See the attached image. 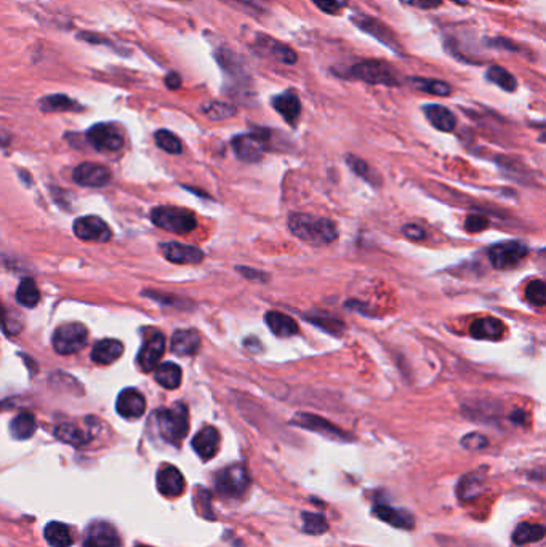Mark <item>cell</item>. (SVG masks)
Here are the masks:
<instances>
[{
	"mask_svg": "<svg viewBox=\"0 0 546 547\" xmlns=\"http://www.w3.org/2000/svg\"><path fill=\"white\" fill-rule=\"evenodd\" d=\"M231 146L234 154H236L237 159H241L242 162H259L264 150H266L268 134H264V132L237 134V137L232 138Z\"/></svg>",
	"mask_w": 546,
	"mask_h": 547,
	"instance_id": "8",
	"label": "cell"
},
{
	"mask_svg": "<svg viewBox=\"0 0 546 547\" xmlns=\"http://www.w3.org/2000/svg\"><path fill=\"white\" fill-rule=\"evenodd\" d=\"M155 381H157L162 388L173 390L178 389L181 384V379H183V372L178 365L173 362H165L160 363L155 367Z\"/></svg>",
	"mask_w": 546,
	"mask_h": 547,
	"instance_id": "28",
	"label": "cell"
},
{
	"mask_svg": "<svg viewBox=\"0 0 546 547\" xmlns=\"http://www.w3.org/2000/svg\"><path fill=\"white\" fill-rule=\"evenodd\" d=\"M72 180L80 186L103 187L111 181V171L106 166L98 164H82L76 166Z\"/></svg>",
	"mask_w": 546,
	"mask_h": 547,
	"instance_id": "17",
	"label": "cell"
},
{
	"mask_svg": "<svg viewBox=\"0 0 546 547\" xmlns=\"http://www.w3.org/2000/svg\"><path fill=\"white\" fill-rule=\"evenodd\" d=\"M487 439L482 434H477V432H472V434H468L461 439V445L466 448V450H482V448L487 446Z\"/></svg>",
	"mask_w": 546,
	"mask_h": 547,
	"instance_id": "44",
	"label": "cell"
},
{
	"mask_svg": "<svg viewBox=\"0 0 546 547\" xmlns=\"http://www.w3.org/2000/svg\"><path fill=\"white\" fill-rule=\"evenodd\" d=\"M255 45H257V49L262 51L263 55H266V56H269V58L282 62V64L292 66V64H295L296 61H298V55H296V51L292 49V46H289V45L282 44V42L273 39L271 35H268V34L258 33L257 39H255Z\"/></svg>",
	"mask_w": 546,
	"mask_h": 547,
	"instance_id": "12",
	"label": "cell"
},
{
	"mask_svg": "<svg viewBox=\"0 0 546 547\" xmlns=\"http://www.w3.org/2000/svg\"><path fill=\"white\" fill-rule=\"evenodd\" d=\"M116 410L122 418L138 419L146 411V400L137 389H123L117 397Z\"/></svg>",
	"mask_w": 546,
	"mask_h": 547,
	"instance_id": "16",
	"label": "cell"
},
{
	"mask_svg": "<svg viewBox=\"0 0 546 547\" xmlns=\"http://www.w3.org/2000/svg\"><path fill=\"white\" fill-rule=\"evenodd\" d=\"M35 429H37V423H35V418L33 413H19L18 416H15L10 423V432L17 440H28L34 435Z\"/></svg>",
	"mask_w": 546,
	"mask_h": 547,
	"instance_id": "30",
	"label": "cell"
},
{
	"mask_svg": "<svg viewBox=\"0 0 546 547\" xmlns=\"http://www.w3.org/2000/svg\"><path fill=\"white\" fill-rule=\"evenodd\" d=\"M373 514H375L379 520H383V522H386L394 528L412 530L415 527L413 515L404 509H396L391 506H384V504H379V506L373 507Z\"/></svg>",
	"mask_w": 546,
	"mask_h": 547,
	"instance_id": "21",
	"label": "cell"
},
{
	"mask_svg": "<svg viewBox=\"0 0 546 547\" xmlns=\"http://www.w3.org/2000/svg\"><path fill=\"white\" fill-rule=\"evenodd\" d=\"M45 541L51 547H71L74 539H72V533L69 527L66 523L61 522H50L46 523L44 530Z\"/></svg>",
	"mask_w": 546,
	"mask_h": 547,
	"instance_id": "29",
	"label": "cell"
},
{
	"mask_svg": "<svg viewBox=\"0 0 546 547\" xmlns=\"http://www.w3.org/2000/svg\"><path fill=\"white\" fill-rule=\"evenodd\" d=\"M155 143L162 150L169 154H181V150H183V144L178 139L176 134H173L169 130H159L157 133H155Z\"/></svg>",
	"mask_w": 546,
	"mask_h": 547,
	"instance_id": "39",
	"label": "cell"
},
{
	"mask_svg": "<svg viewBox=\"0 0 546 547\" xmlns=\"http://www.w3.org/2000/svg\"><path fill=\"white\" fill-rule=\"evenodd\" d=\"M181 83H183V80H181L180 74H176V72H169L167 77H165V85H167L170 90H178Z\"/></svg>",
	"mask_w": 546,
	"mask_h": 547,
	"instance_id": "51",
	"label": "cell"
},
{
	"mask_svg": "<svg viewBox=\"0 0 546 547\" xmlns=\"http://www.w3.org/2000/svg\"><path fill=\"white\" fill-rule=\"evenodd\" d=\"M313 3L324 13L335 15L348 5V0H313Z\"/></svg>",
	"mask_w": 546,
	"mask_h": 547,
	"instance_id": "43",
	"label": "cell"
},
{
	"mask_svg": "<svg viewBox=\"0 0 546 547\" xmlns=\"http://www.w3.org/2000/svg\"><path fill=\"white\" fill-rule=\"evenodd\" d=\"M545 538V527L537 523H521L514 530L513 541L514 544L524 546L530 543H537Z\"/></svg>",
	"mask_w": 546,
	"mask_h": 547,
	"instance_id": "32",
	"label": "cell"
},
{
	"mask_svg": "<svg viewBox=\"0 0 546 547\" xmlns=\"http://www.w3.org/2000/svg\"><path fill=\"white\" fill-rule=\"evenodd\" d=\"M234 7H241L247 10V13H263L264 12V0H226Z\"/></svg>",
	"mask_w": 546,
	"mask_h": 547,
	"instance_id": "46",
	"label": "cell"
},
{
	"mask_svg": "<svg viewBox=\"0 0 546 547\" xmlns=\"http://www.w3.org/2000/svg\"><path fill=\"white\" fill-rule=\"evenodd\" d=\"M488 45L492 46H503V49H506L509 51H519V46L514 45L511 40H506V39H498V40H490L488 42Z\"/></svg>",
	"mask_w": 546,
	"mask_h": 547,
	"instance_id": "52",
	"label": "cell"
},
{
	"mask_svg": "<svg viewBox=\"0 0 546 547\" xmlns=\"http://www.w3.org/2000/svg\"><path fill=\"white\" fill-rule=\"evenodd\" d=\"M529 248L521 241H503L488 248V259L495 269H508L527 257Z\"/></svg>",
	"mask_w": 546,
	"mask_h": 547,
	"instance_id": "7",
	"label": "cell"
},
{
	"mask_svg": "<svg viewBox=\"0 0 546 547\" xmlns=\"http://www.w3.org/2000/svg\"><path fill=\"white\" fill-rule=\"evenodd\" d=\"M292 424L298 426V427H303V429L317 432V434H321V435H324V437H329V439H332V440H338V442L350 440V437H348L341 429H338L336 426H334L332 423H329V421H327V419L321 418V416H316V415L298 413L292 419Z\"/></svg>",
	"mask_w": 546,
	"mask_h": 547,
	"instance_id": "13",
	"label": "cell"
},
{
	"mask_svg": "<svg viewBox=\"0 0 546 547\" xmlns=\"http://www.w3.org/2000/svg\"><path fill=\"white\" fill-rule=\"evenodd\" d=\"M157 489L160 494L167 498H178L185 493L186 482L183 474L175 466H164L157 472Z\"/></svg>",
	"mask_w": 546,
	"mask_h": 547,
	"instance_id": "15",
	"label": "cell"
},
{
	"mask_svg": "<svg viewBox=\"0 0 546 547\" xmlns=\"http://www.w3.org/2000/svg\"><path fill=\"white\" fill-rule=\"evenodd\" d=\"M220 440L221 437L216 427L205 426L204 429L197 432L194 439H192V450L197 453V456H199L201 460L209 461L218 453Z\"/></svg>",
	"mask_w": 546,
	"mask_h": 547,
	"instance_id": "19",
	"label": "cell"
},
{
	"mask_svg": "<svg viewBox=\"0 0 546 547\" xmlns=\"http://www.w3.org/2000/svg\"><path fill=\"white\" fill-rule=\"evenodd\" d=\"M400 2L420 10H434L442 5V0H400Z\"/></svg>",
	"mask_w": 546,
	"mask_h": 547,
	"instance_id": "48",
	"label": "cell"
},
{
	"mask_svg": "<svg viewBox=\"0 0 546 547\" xmlns=\"http://www.w3.org/2000/svg\"><path fill=\"white\" fill-rule=\"evenodd\" d=\"M84 547H122V541L117 530L111 523L96 520V522L88 525Z\"/></svg>",
	"mask_w": 546,
	"mask_h": 547,
	"instance_id": "11",
	"label": "cell"
},
{
	"mask_svg": "<svg viewBox=\"0 0 546 547\" xmlns=\"http://www.w3.org/2000/svg\"><path fill=\"white\" fill-rule=\"evenodd\" d=\"M402 232L410 241H421V238H425V231L420 226H417V224H407V226L402 227Z\"/></svg>",
	"mask_w": 546,
	"mask_h": 547,
	"instance_id": "49",
	"label": "cell"
},
{
	"mask_svg": "<svg viewBox=\"0 0 546 547\" xmlns=\"http://www.w3.org/2000/svg\"><path fill=\"white\" fill-rule=\"evenodd\" d=\"M164 257L175 264H199L204 259V252L191 245L170 242L160 245Z\"/></svg>",
	"mask_w": 546,
	"mask_h": 547,
	"instance_id": "20",
	"label": "cell"
},
{
	"mask_svg": "<svg viewBox=\"0 0 546 547\" xmlns=\"http://www.w3.org/2000/svg\"><path fill=\"white\" fill-rule=\"evenodd\" d=\"M137 547H151V546H137Z\"/></svg>",
	"mask_w": 546,
	"mask_h": 547,
	"instance_id": "54",
	"label": "cell"
},
{
	"mask_svg": "<svg viewBox=\"0 0 546 547\" xmlns=\"http://www.w3.org/2000/svg\"><path fill=\"white\" fill-rule=\"evenodd\" d=\"M410 82L413 83V87L420 92L429 93L434 96H449L452 93V87L449 83L436 80V79H425V77H412Z\"/></svg>",
	"mask_w": 546,
	"mask_h": 547,
	"instance_id": "35",
	"label": "cell"
},
{
	"mask_svg": "<svg viewBox=\"0 0 546 547\" xmlns=\"http://www.w3.org/2000/svg\"><path fill=\"white\" fill-rule=\"evenodd\" d=\"M87 139L101 153H116L123 146V137L116 125L96 123L87 132Z\"/></svg>",
	"mask_w": 546,
	"mask_h": 547,
	"instance_id": "9",
	"label": "cell"
},
{
	"mask_svg": "<svg viewBox=\"0 0 546 547\" xmlns=\"http://www.w3.org/2000/svg\"><path fill=\"white\" fill-rule=\"evenodd\" d=\"M486 79L488 82L495 83L497 87H500L504 92H514L518 88V80L511 72H508L504 67L493 64L487 69Z\"/></svg>",
	"mask_w": 546,
	"mask_h": 547,
	"instance_id": "33",
	"label": "cell"
},
{
	"mask_svg": "<svg viewBox=\"0 0 546 547\" xmlns=\"http://www.w3.org/2000/svg\"><path fill=\"white\" fill-rule=\"evenodd\" d=\"M488 227V220L482 215H470L465 221V229L468 232H481Z\"/></svg>",
	"mask_w": 546,
	"mask_h": 547,
	"instance_id": "47",
	"label": "cell"
},
{
	"mask_svg": "<svg viewBox=\"0 0 546 547\" xmlns=\"http://www.w3.org/2000/svg\"><path fill=\"white\" fill-rule=\"evenodd\" d=\"M423 112L426 119H428V122L433 125L436 130H439V132H452V130L455 128L457 119L454 112L445 106H441V104H426V106H423Z\"/></svg>",
	"mask_w": 546,
	"mask_h": 547,
	"instance_id": "24",
	"label": "cell"
},
{
	"mask_svg": "<svg viewBox=\"0 0 546 547\" xmlns=\"http://www.w3.org/2000/svg\"><path fill=\"white\" fill-rule=\"evenodd\" d=\"M201 111L204 112V116L209 117L210 121H225V119L236 116L237 109L230 103L210 101V103L204 104V106L201 107Z\"/></svg>",
	"mask_w": 546,
	"mask_h": 547,
	"instance_id": "37",
	"label": "cell"
},
{
	"mask_svg": "<svg viewBox=\"0 0 546 547\" xmlns=\"http://www.w3.org/2000/svg\"><path fill=\"white\" fill-rule=\"evenodd\" d=\"M123 354V345L117 340L98 341L92 351V361L100 365H111Z\"/></svg>",
	"mask_w": 546,
	"mask_h": 547,
	"instance_id": "26",
	"label": "cell"
},
{
	"mask_svg": "<svg viewBox=\"0 0 546 547\" xmlns=\"http://www.w3.org/2000/svg\"><path fill=\"white\" fill-rule=\"evenodd\" d=\"M201 347V336L194 330H178L171 336V351L176 356H194Z\"/></svg>",
	"mask_w": 546,
	"mask_h": 547,
	"instance_id": "23",
	"label": "cell"
},
{
	"mask_svg": "<svg viewBox=\"0 0 546 547\" xmlns=\"http://www.w3.org/2000/svg\"><path fill=\"white\" fill-rule=\"evenodd\" d=\"M289 229L306 243L322 247L329 245L338 238V229L335 223L327 218L306 215V213H293L289 218Z\"/></svg>",
	"mask_w": 546,
	"mask_h": 547,
	"instance_id": "1",
	"label": "cell"
},
{
	"mask_svg": "<svg viewBox=\"0 0 546 547\" xmlns=\"http://www.w3.org/2000/svg\"><path fill=\"white\" fill-rule=\"evenodd\" d=\"M165 352V336L162 333H155L144 342L142 351L138 352L137 362L143 372H153L159 365Z\"/></svg>",
	"mask_w": 546,
	"mask_h": 547,
	"instance_id": "18",
	"label": "cell"
},
{
	"mask_svg": "<svg viewBox=\"0 0 546 547\" xmlns=\"http://www.w3.org/2000/svg\"><path fill=\"white\" fill-rule=\"evenodd\" d=\"M303 519V531L308 535H322L329 530V523L324 515L313 514V512H303L301 514Z\"/></svg>",
	"mask_w": 546,
	"mask_h": 547,
	"instance_id": "38",
	"label": "cell"
},
{
	"mask_svg": "<svg viewBox=\"0 0 546 547\" xmlns=\"http://www.w3.org/2000/svg\"><path fill=\"white\" fill-rule=\"evenodd\" d=\"M39 107L44 112H71L80 111L82 106L66 95H49L39 100Z\"/></svg>",
	"mask_w": 546,
	"mask_h": 547,
	"instance_id": "31",
	"label": "cell"
},
{
	"mask_svg": "<svg viewBox=\"0 0 546 547\" xmlns=\"http://www.w3.org/2000/svg\"><path fill=\"white\" fill-rule=\"evenodd\" d=\"M74 234L88 242H108L112 236L111 227L98 216H82L76 220Z\"/></svg>",
	"mask_w": 546,
	"mask_h": 547,
	"instance_id": "14",
	"label": "cell"
},
{
	"mask_svg": "<svg viewBox=\"0 0 546 547\" xmlns=\"http://www.w3.org/2000/svg\"><path fill=\"white\" fill-rule=\"evenodd\" d=\"M482 478L476 474H471V476H466L460 482L459 487V496L465 501V499H472V496H476L477 493H481L482 489Z\"/></svg>",
	"mask_w": 546,
	"mask_h": 547,
	"instance_id": "40",
	"label": "cell"
},
{
	"mask_svg": "<svg viewBox=\"0 0 546 547\" xmlns=\"http://www.w3.org/2000/svg\"><path fill=\"white\" fill-rule=\"evenodd\" d=\"M273 107L278 111L287 123H295L301 114V101L293 92H284L273 98Z\"/></svg>",
	"mask_w": 546,
	"mask_h": 547,
	"instance_id": "22",
	"label": "cell"
},
{
	"mask_svg": "<svg viewBox=\"0 0 546 547\" xmlns=\"http://www.w3.org/2000/svg\"><path fill=\"white\" fill-rule=\"evenodd\" d=\"M348 165H350L351 168L355 170L359 176H361V178L372 181V170H370V166L364 162V160H361L359 157H352V155H348Z\"/></svg>",
	"mask_w": 546,
	"mask_h": 547,
	"instance_id": "45",
	"label": "cell"
},
{
	"mask_svg": "<svg viewBox=\"0 0 546 547\" xmlns=\"http://www.w3.org/2000/svg\"><path fill=\"white\" fill-rule=\"evenodd\" d=\"M264 320H266L269 330L279 338H290L298 333V324H296L292 317L285 315L282 312H268Z\"/></svg>",
	"mask_w": 546,
	"mask_h": 547,
	"instance_id": "27",
	"label": "cell"
},
{
	"mask_svg": "<svg viewBox=\"0 0 546 547\" xmlns=\"http://www.w3.org/2000/svg\"><path fill=\"white\" fill-rule=\"evenodd\" d=\"M155 226L173 234H189L197 227V220L189 210L176 207H155L151 211Z\"/></svg>",
	"mask_w": 546,
	"mask_h": 547,
	"instance_id": "4",
	"label": "cell"
},
{
	"mask_svg": "<svg viewBox=\"0 0 546 547\" xmlns=\"http://www.w3.org/2000/svg\"><path fill=\"white\" fill-rule=\"evenodd\" d=\"M351 21L355 23L356 28L362 31V33L372 35V37H375L377 40L382 42L383 45L389 46V49L399 53L400 45L396 39V35H394L393 31L389 29L383 21L375 19L372 17H366V15H356V17L351 18Z\"/></svg>",
	"mask_w": 546,
	"mask_h": 547,
	"instance_id": "10",
	"label": "cell"
},
{
	"mask_svg": "<svg viewBox=\"0 0 546 547\" xmlns=\"http://www.w3.org/2000/svg\"><path fill=\"white\" fill-rule=\"evenodd\" d=\"M239 272H241L244 277L247 279H252V280H259V282H264L268 277L264 274L266 272H262V270H255V269H248V268H237Z\"/></svg>",
	"mask_w": 546,
	"mask_h": 547,
	"instance_id": "50",
	"label": "cell"
},
{
	"mask_svg": "<svg viewBox=\"0 0 546 547\" xmlns=\"http://www.w3.org/2000/svg\"><path fill=\"white\" fill-rule=\"evenodd\" d=\"M55 435L58 440L72 446H82L88 444V440H90L84 432L74 424H60L55 429Z\"/></svg>",
	"mask_w": 546,
	"mask_h": 547,
	"instance_id": "34",
	"label": "cell"
},
{
	"mask_svg": "<svg viewBox=\"0 0 546 547\" xmlns=\"http://www.w3.org/2000/svg\"><path fill=\"white\" fill-rule=\"evenodd\" d=\"M351 79L362 80L370 85H386L394 87L400 83L399 72L394 69L386 61L379 60H367L355 64L348 72Z\"/></svg>",
	"mask_w": 546,
	"mask_h": 547,
	"instance_id": "3",
	"label": "cell"
},
{
	"mask_svg": "<svg viewBox=\"0 0 546 547\" xmlns=\"http://www.w3.org/2000/svg\"><path fill=\"white\" fill-rule=\"evenodd\" d=\"M10 141V137L5 132H0V148H3V146H7V143Z\"/></svg>",
	"mask_w": 546,
	"mask_h": 547,
	"instance_id": "53",
	"label": "cell"
},
{
	"mask_svg": "<svg viewBox=\"0 0 546 547\" xmlns=\"http://www.w3.org/2000/svg\"><path fill=\"white\" fill-rule=\"evenodd\" d=\"M525 298L530 304L543 307L546 304V286L543 280H534L525 288Z\"/></svg>",
	"mask_w": 546,
	"mask_h": 547,
	"instance_id": "41",
	"label": "cell"
},
{
	"mask_svg": "<svg viewBox=\"0 0 546 547\" xmlns=\"http://www.w3.org/2000/svg\"><path fill=\"white\" fill-rule=\"evenodd\" d=\"M308 319L316 324L317 327H321L322 330L332 333V335H340L341 330H343V324L340 320L336 319H332V317H319V315H314V317H308Z\"/></svg>",
	"mask_w": 546,
	"mask_h": 547,
	"instance_id": "42",
	"label": "cell"
},
{
	"mask_svg": "<svg viewBox=\"0 0 546 547\" xmlns=\"http://www.w3.org/2000/svg\"><path fill=\"white\" fill-rule=\"evenodd\" d=\"M470 333L476 340H500L504 333V325L495 317H482L472 322Z\"/></svg>",
	"mask_w": 546,
	"mask_h": 547,
	"instance_id": "25",
	"label": "cell"
},
{
	"mask_svg": "<svg viewBox=\"0 0 546 547\" xmlns=\"http://www.w3.org/2000/svg\"><path fill=\"white\" fill-rule=\"evenodd\" d=\"M88 342V330L85 325L77 324H65L56 328L51 338V345L60 356H69V354L79 352L84 349Z\"/></svg>",
	"mask_w": 546,
	"mask_h": 547,
	"instance_id": "5",
	"label": "cell"
},
{
	"mask_svg": "<svg viewBox=\"0 0 546 547\" xmlns=\"http://www.w3.org/2000/svg\"><path fill=\"white\" fill-rule=\"evenodd\" d=\"M17 301L24 307H35L40 301V291L33 279H24L17 290Z\"/></svg>",
	"mask_w": 546,
	"mask_h": 547,
	"instance_id": "36",
	"label": "cell"
},
{
	"mask_svg": "<svg viewBox=\"0 0 546 547\" xmlns=\"http://www.w3.org/2000/svg\"><path fill=\"white\" fill-rule=\"evenodd\" d=\"M250 485V477L242 464L226 467L216 476L215 488L223 498H241Z\"/></svg>",
	"mask_w": 546,
	"mask_h": 547,
	"instance_id": "6",
	"label": "cell"
},
{
	"mask_svg": "<svg viewBox=\"0 0 546 547\" xmlns=\"http://www.w3.org/2000/svg\"><path fill=\"white\" fill-rule=\"evenodd\" d=\"M160 435L169 444L180 445L189 431V413L185 403H176L170 408H162L155 413Z\"/></svg>",
	"mask_w": 546,
	"mask_h": 547,
	"instance_id": "2",
	"label": "cell"
}]
</instances>
